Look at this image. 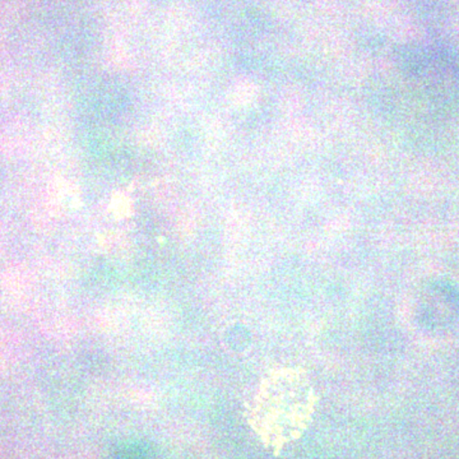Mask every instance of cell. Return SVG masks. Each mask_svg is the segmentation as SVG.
<instances>
[{
	"mask_svg": "<svg viewBox=\"0 0 459 459\" xmlns=\"http://www.w3.org/2000/svg\"><path fill=\"white\" fill-rule=\"evenodd\" d=\"M314 404L313 388L303 371H276L264 380L256 397L255 427L272 446H283L307 429Z\"/></svg>",
	"mask_w": 459,
	"mask_h": 459,
	"instance_id": "6da1fadb",
	"label": "cell"
},
{
	"mask_svg": "<svg viewBox=\"0 0 459 459\" xmlns=\"http://www.w3.org/2000/svg\"><path fill=\"white\" fill-rule=\"evenodd\" d=\"M110 459H155L152 453L141 444H129L114 453Z\"/></svg>",
	"mask_w": 459,
	"mask_h": 459,
	"instance_id": "7a4b0ae2",
	"label": "cell"
}]
</instances>
